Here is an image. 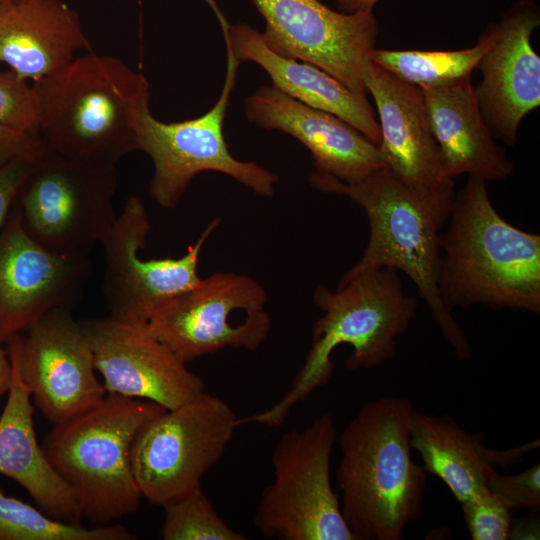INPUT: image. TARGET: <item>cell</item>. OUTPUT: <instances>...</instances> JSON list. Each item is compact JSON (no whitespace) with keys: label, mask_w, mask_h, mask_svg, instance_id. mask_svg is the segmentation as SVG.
<instances>
[{"label":"cell","mask_w":540,"mask_h":540,"mask_svg":"<svg viewBox=\"0 0 540 540\" xmlns=\"http://www.w3.org/2000/svg\"><path fill=\"white\" fill-rule=\"evenodd\" d=\"M309 183L319 191L347 196L364 209L368 218L367 246L339 284L372 269L388 267L404 272L456 356L467 361L471 355L469 342L444 305L437 285L440 235L455 197L454 183L433 188L415 186L386 166L352 184L315 171Z\"/></svg>","instance_id":"6da1fadb"},{"label":"cell","mask_w":540,"mask_h":540,"mask_svg":"<svg viewBox=\"0 0 540 540\" xmlns=\"http://www.w3.org/2000/svg\"><path fill=\"white\" fill-rule=\"evenodd\" d=\"M440 235L437 285L451 312L481 304L540 313V236L506 221L486 181L468 176Z\"/></svg>","instance_id":"7a4b0ae2"},{"label":"cell","mask_w":540,"mask_h":540,"mask_svg":"<svg viewBox=\"0 0 540 540\" xmlns=\"http://www.w3.org/2000/svg\"><path fill=\"white\" fill-rule=\"evenodd\" d=\"M412 402L366 403L341 432L337 482L355 540H399L422 511L427 472L411 455Z\"/></svg>","instance_id":"3957f363"},{"label":"cell","mask_w":540,"mask_h":540,"mask_svg":"<svg viewBox=\"0 0 540 540\" xmlns=\"http://www.w3.org/2000/svg\"><path fill=\"white\" fill-rule=\"evenodd\" d=\"M32 86L37 130L50 150L106 164H117L138 150L150 85L122 59L89 52Z\"/></svg>","instance_id":"277c9868"},{"label":"cell","mask_w":540,"mask_h":540,"mask_svg":"<svg viewBox=\"0 0 540 540\" xmlns=\"http://www.w3.org/2000/svg\"><path fill=\"white\" fill-rule=\"evenodd\" d=\"M313 300L323 315L313 325L311 347L289 389L272 407L238 418V426L282 425L295 405L330 380L331 354L339 345L352 347L346 360L351 371L376 368L393 359L399 336L417 312V301L404 293L397 270L388 267L360 273L335 292L319 284Z\"/></svg>","instance_id":"5b68a950"},{"label":"cell","mask_w":540,"mask_h":540,"mask_svg":"<svg viewBox=\"0 0 540 540\" xmlns=\"http://www.w3.org/2000/svg\"><path fill=\"white\" fill-rule=\"evenodd\" d=\"M166 410L139 398L107 393L96 405L54 424L43 450L74 492L82 517L110 524L138 510L131 449L139 429Z\"/></svg>","instance_id":"8992f818"},{"label":"cell","mask_w":540,"mask_h":540,"mask_svg":"<svg viewBox=\"0 0 540 540\" xmlns=\"http://www.w3.org/2000/svg\"><path fill=\"white\" fill-rule=\"evenodd\" d=\"M117 164L64 157L47 149L35 160L13 206L27 233L56 252L88 255L111 231Z\"/></svg>","instance_id":"52a82bcc"},{"label":"cell","mask_w":540,"mask_h":540,"mask_svg":"<svg viewBox=\"0 0 540 540\" xmlns=\"http://www.w3.org/2000/svg\"><path fill=\"white\" fill-rule=\"evenodd\" d=\"M336 440L329 413L279 438L272 454L274 479L264 488L254 518L262 535L281 540H355L331 484Z\"/></svg>","instance_id":"ba28073f"},{"label":"cell","mask_w":540,"mask_h":540,"mask_svg":"<svg viewBox=\"0 0 540 540\" xmlns=\"http://www.w3.org/2000/svg\"><path fill=\"white\" fill-rule=\"evenodd\" d=\"M237 421L227 402L206 391L149 419L131 449L142 497L163 507L201 486L202 477L224 455Z\"/></svg>","instance_id":"9c48e42d"},{"label":"cell","mask_w":540,"mask_h":540,"mask_svg":"<svg viewBox=\"0 0 540 540\" xmlns=\"http://www.w3.org/2000/svg\"><path fill=\"white\" fill-rule=\"evenodd\" d=\"M226 46V77L215 105L205 114L180 122L156 119L150 107L142 115L138 150L154 165L149 194L161 207L174 208L193 178L204 171L226 174L255 194L270 197L278 176L255 162L234 158L227 147L223 126L239 62Z\"/></svg>","instance_id":"30bf717a"},{"label":"cell","mask_w":540,"mask_h":540,"mask_svg":"<svg viewBox=\"0 0 540 540\" xmlns=\"http://www.w3.org/2000/svg\"><path fill=\"white\" fill-rule=\"evenodd\" d=\"M266 302L253 278L216 272L156 308L145 327L186 363L223 348L254 351L271 329Z\"/></svg>","instance_id":"8fae6325"},{"label":"cell","mask_w":540,"mask_h":540,"mask_svg":"<svg viewBox=\"0 0 540 540\" xmlns=\"http://www.w3.org/2000/svg\"><path fill=\"white\" fill-rule=\"evenodd\" d=\"M220 222V217L209 222L183 256L144 260L139 253L146 247L151 224L143 201L128 197L101 243L104 296L110 317L145 325L156 308L195 287L202 279L198 273L202 248Z\"/></svg>","instance_id":"7c38bea8"},{"label":"cell","mask_w":540,"mask_h":540,"mask_svg":"<svg viewBox=\"0 0 540 540\" xmlns=\"http://www.w3.org/2000/svg\"><path fill=\"white\" fill-rule=\"evenodd\" d=\"M265 19V44L280 56L312 64L367 99L363 71L378 36L373 10L335 11L319 0H251Z\"/></svg>","instance_id":"4fadbf2b"},{"label":"cell","mask_w":540,"mask_h":540,"mask_svg":"<svg viewBox=\"0 0 540 540\" xmlns=\"http://www.w3.org/2000/svg\"><path fill=\"white\" fill-rule=\"evenodd\" d=\"M88 255L56 252L25 230L12 206L0 231V334L4 341L26 331L56 308L71 309L91 276Z\"/></svg>","instance_id":"5bb4252c"},{"label":"cell","mask_w":540,"mask_h":540,"mask_svg":"<svg viewBox=\"0 0 540 540\" xmlns=\"http://www.w3.org/2000/svg\"><path fill=\"white\" fill-rule=\"evenodd\" d=\"M26 331L19 346L21 376L34 405L53 425L106 396L89 341L71 309H53Z\"/></svg>","instance_id":"9a60e30c"},{"label":"cell","mask_w":540,"mask_h":540,"mask_svg":"<svg viewBox=\"0 0 540 540\" xmlns=\"http://www.w3.org/2000/svg\"><path fill=\"white\" fill-rule=\"evenodd\" d=\"M539 25L537 3L519 0L479 37L485 50L475 96L492 134L507 145H514L522 119L540 105V58L531 45Z\"/></svg>","instance_id":"2e32d148"},{"label":"cell","mask_w":540,"mask_h":540,"mask_svg":"<svg viewBox=\"0 0 540 540\" xmlns=\"http://www.w3.org/2000/svg\"><path fill=\"white\" fill-rule=\"evenodd\" d=\"M107 393L172 409L205 391L204 381L145 325L112 317L80 321Z\"/></svg>","instance_id":"e0dca14e"},{"label":"cell","mask_w":540,"mask_h":540,"mask_svg":"<svg viewBox=\"0 0 540 540\" xmlns=\"http://www.w3.org/2000/svg\"><path fill=\"white\" fill-rule=\"evenodd\" d=\"M249 122L290 134L310 152L316 172L344 183L359 182L384 166L377 145L341 118L301 103L273 85L244 101Z\"/></svg>","instance_id":"ac0fdd59"},{"label":"cell","mask_w":540,"mask_h":540,"mask_svg":"<svg viewBox=\"0 0 540 540\" xmlns=\"http://www.w3.org/2000/svg\"><path fill=\"white\" fill-rule=\"evenodd\" d=\"M363 81L377 106L381 131L377 147L384 166L415 186L452 183L443 171L423 90L372 61L363 71Z\"/></svg>","instance_id":"d6986e66"},{"label":"cell","mask_w":540,"mask_h":540,"mask_svg":"<svg viewBox=\"0 0 540 540\" xmlns=\"http://www.w3.org/2000/svg\"><path fill=\"white\" fill-rule=\"evenodd\" d=\"M21 334L7 339L12 379L0 415V474L20 484L47 515L64 522L80 523L77 498L49 462L37 441L33 423L34 406L19 365Z\"/></svg>","instance_id":"ffe728a7"},{"label":"cell","mask_w":540,"mask_h":540,"mask_svg":"<svg viewBox=\"0 0 540 540\" xmlns=\"http://www.w3.org/2000/svg\"><path fill=\"white\" fill-rule=\"evenodd\" d=\"M220 23L225 45L239 61H251L263 68L272 85L315 109L331 113L346 121L375 145L381 141L379 122L368 99L350 91L336 78L305 62L273 52L260 32L249 24H231L214 0H206Z\"/></svg>","instance_id":"44dd1931"},{"label":"cell","mask_w":540,"mask_h":540,"mask_svg":"<svg viewBox=\"0 0 540 540\" xmlns=\"http://www.w3.org/2000/svg\"><path fill=\"white\" fill-rule=\"evenodd\" d=\"M90 46L77 12L62 0L0 3V62L20 78L39 80Z\"/></svg>","instance_id":"7402d4cb"},{"label":"cell","mask_w":540,"mask_h":540,"mask_svg":"<svg viewBox=\"0 0 540 540\" xmlns=\"http://www.w3.org/2000/svg\"><path fill=\"white\" fill-rule=\"evenodd\" d=\"M422 90L447 178L468 174L487 182L514 172L480 111L471 77Z\"/></svg>","instance_id":"603a6c76"},{"label":"cell","mask_w":540,"mask_h":540,"mask_svg":"<svg viewBox=\"0 0 540 540\" xmlns=\"http://www.w3.org/2000/svg\"><path fill=\"white\" fill-rule=\"evenodd\" d=\"M486 435L469 433L450 416H435L414 409L411 446L418 451L423 468L442 480L460 502L488 489L496 466L509 469L524 455L539 448L536 439L520 446L494 450L484 446Z\"/></svg>","instance_id":"cb8c5ba5"},{"label":"cell","mask_w":540,"mask_h":540,"mask_svg":"<svg viewBox=\"0 0 540 540\" xmlns=\"http://www.w3.org/2000/svg\"><path fill=\"white\" fill-rule=\"evenodd\" d=\"M485 50L482 40L475 46L452 51L374 49L372 62L403 81L433 88L445 86L467 77Z\"/></svg>","instance_id":"d4e9b609"},{"label":"cell","mask_w":540,"mask_h":540,"mask_svg":"<svg viewBox=\"0 0 540 540\" xmlns=\"http://www.w3.org/2000/svg\"><path fill=\"white\" fill-rule=\"evenodd\" d=\"M120 524L88 528L57 520L0 489V540H135Z\"/></svg>","instance_id":"484cf974"},{"label":"cell","mask_w":540,"mask_h":540,"mask_svg":"<svg viewBox=\"0 0 540 540\" xmlns=\"http://www.w3.org/2000/svg\"><path fill=\"white\" fill-rule=\"evenodd\" d=\"M164 540H246L217 513L201 486L162 507Z\"/></svg>","instance_id":"4316f807"},{"label":"cell","mask_w":540,"mask_h":540,"mask_svg":"<svg viewBox=\"0 0 540 540\" xmlns=\"http://www.w3.org/2000/svg\"><path fill=\"white\" fill-rule=\"evenodd\" d=\"M473 540H506L515 512L499 495L485 491L460 503Z\"/></svg>","instance_id":"83f0119b"},{"label":"cell","mask_w":540,"mask_h":540,"mask_svg":"<svg viewBox=\"0 0 540 540\" xmlns=\"http://www.w3.org/2000/svg\"><path fill=\"white\" fill-rule=\"evenodd\" d=\"M12 70L0 72V122L25 131L37 130V103L33 86Z\"/></svg>","instance_id":"f1b7e54d"},{"label":"cell","mask_w":540,"mask_h":540,"mask_svg":"<svg viewBox=\"0 0 540 540\" xmlns=\"http://www.w3.org/2000/svg\"><path fill=\"white\" fill-rule=\"evenodd\" d=\"M487 487L499 495L514 510L540 511V464L515 475H503L493 470Z\"/></svg>","instance_id":"f546056e"},{"label":"cell","mask_w":540,"mask_h":540,"mask_svg":"<svg viewBox=\"0 0 540 540\" xmlns=\"http://www.w3.org/2000/svg\"><path fill=\"white\" fill-rule=\"evenodd\" d=\"M47 149L38 132L21 130L0 122V168L19 157H38Z\"/></svg>","instance_id":"4dcf8cb0"},{"label":"cell","mask_w":540,"mask_h":540,"mask_svg":"<svg viewBox=\"0 0 540 540\" xmlns=\"http://www.w3.org/2000/svg\"><path fill=\"white\" fill-rule=\"evenodd\" d=\"M36 159L37 157H19L0 168V231Z\"/></svg>","instance_id":"1f68e13d"},{"label":"cell","mask_w":540,"mask_h":540,"mask_svg":"<svg viewBox=\"0 0 540 540\" xmlns=\"http://www.w3.org/2000/svg\"><path fill=\"white\" fill-rule=\"evenodd\" d=\"M539 538V518L528 516L514 521L510 528L508 539Z\"/></svg>","instance_id":"d6a6232c"},{"label":"cell","mask_w":540,"mask_h":540,"mask_svg":"<svg viewBox=\"0 0 540 540\" xmlns=\"http://www.w3.org/2000/svg\"><path fill=\"white\" fill-rule=\"evenodd\" d=\"M5 342L0 334V398L8 392L12 379V365L8 351L3 348Z\"/></svg>","instance_id":"836d02e7"},{"label":"cell","mask_w":540,"mask_h":540,"mask_svg":"<svg viewBox=\"0 0 540 540\" xmlns=\"http://www.w3.org/2000/svg\"><path fill=\"white\" fill-rule=\"evenodd\" d=\"M379 0H337L340 12L353 13L359 10H373Z\"/></svg>","instance_id":"e575fe53"},{"label":"cell","mask_w":540,"mask_h":540,"mask_svg":"<svg viewBox=\"0 0 540 540\" xmlns=\"http://www.w3.org/2000/svg\"><path fill=\"white\" fill-rule=\"evenodd\" d=\"M4 1H6V0H0V3L4 2Z\"/></svg>","instance_id":"d590c367"}]
</instances>
